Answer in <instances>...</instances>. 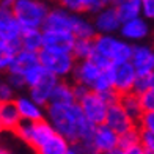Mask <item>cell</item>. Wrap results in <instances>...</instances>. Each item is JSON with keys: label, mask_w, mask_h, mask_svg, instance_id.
<instances>
[{"label": "cell", "mask_w": 154, "mask_h": 154, "mask_svg": "<svg viewBox=\"0 0 154 154\" xmlns=\"http://www.w3.org/2000/svg\"><path fill=\"white\" fill-rule=\"evenodd\" d=\"M16 0H0V6H6V8H11L14 5Z\"/></svg>", "instance_id": "obj_43"}, {"label": "cell", "mask_w": 154, "mask_h": 154, "mask_svg": "<svg viewBox=\"0 0 154 154\" xmlns=\"http://www.w3.org/2000/svg\"><path fill=\"white\" fill-rule=\"evenodd\" d=\"M138 129L143 131H152L154 132V110H146L142 113V116L137 120Z\"/></svg>", "instance_id": "obj_33"}, {"label": "cell", "mask_w": 154, "mask_h": 154, "mask_svg": "<svg viewBox=\"0 0 154 154\" xmlns=\"http://www.w3.org/2000/svg\"><path fill=\"white\" fill-rule=\"evenodd\" d=\"M118 102L121 104V107L128 112V115L132 118V120H138L143 113V109H142V104H140V97L137 93L131 91V93H126L121 94L118 97Z\"/></svg>", "instance_id": "obj_25"}, {"label": "cell", "mask_w": 154, "mask_h": 154, "mask_svg": "<svg viewBox=\"0 0 154 154\" xmlns=\"http://www.w3.org/2000/svg\"><path fill=\"white\" fill-rule=\"evenodd\" d=\"M75 43V36L68 30H43V47L52 49V51L72 52Z\"/></svg>", "instance_id": "obj_13"}, {"label": "cell", "mask_w": 154, "mask_h": 154, "mask_svg": "<svg viewBox=\"0 0 154 154\" xmlns=\"http://www.w3.org/2000/svg\"><path fill=\"white\" fill-rule=\"evenodd\" d=\"M94 54V43L93 38H75L72 47V55L75 60H88Z\"/></svg>", "instance_id": "obj_29"}, {"label": "cell", "mask_w": 154, "mask_h": 154, "mask_svg": "<svg viewBox=\"0 0 154 154\" xmlns=\"http://www.w3.org/2000/svg\"><path fill=\"white\" fill-rule=\"evenodd\" d=\"M3 132V128H2V123H0V134Z\"/></svg>", "instance_id": "obj_47"}, {"label": "cell", "mask_w": 154, "mask_h": 154, "mask_svg": "<svg viewBox=\"0 0 154 154\" xmlns=\"http://www.w3.org/2000/svg\"><path fill=\"white\" fill-rule=\"evenodd\" d=\"M124 154H146L145 148L142 146V143H137L134 146H129V148L124 149Z\"/></svg>", "instance_id": "obj_40"}, {"label": "cell", "mask_w": 154, "mask_h": 154, "mask_svg": "<svg viewBox=\"0 0 154 154\" xmlns=\"http://www.w3.org/2000/svg\"><path fill=\"white\" fill-rule=\"evenodd\" d=\"M58 79L55 75H52L51 72H46L43 75V79H41L36 85L29 88V94L33 97L35 101L41 106H47L49 101H51V96H52V91H54V87L57 85Z\"/></svg>", "instance_id": "obj_18"}, {"label": "cell", "mask_w": 154, "mask_h": 154, "mask_svg": "<svg viewBox=\"0 0 154 154\" xmlns=\"http://www.w3.org/2000/svg\"><path fill=\"white\" fill-rule=\"evenodd\" d=\"M118 33H120V36L123 39L129 41L132 44H137L151 36L152 27L149 20H146L143 16H137L128 20H123Z\"/></svg>", "instance_id": "obj_9"}, {"label": "cell", "mask_w": 154, "mask_h": 154, "mask_svg": "<svg viewBox=\"0 0 154 154\" xmlns=\"http://www.w3.org/2000/svg\"><path fill=\"white\" fill-rule=\"evenodd\" d=\"M0 154H17L16 151H11V149H6V148H2L0 146Z\"/></svg>", "instance_id": "obj_44"}, {"label": "cell", "mask_w": 154, "mask_h": 154, "mask_svg": "<svg viewBox=\"0 0 154 154\" xmlns=\"http://www.w3.org/2000/svg\"><path fill=\"white\" fill-rule=\"evenodd\" d=\"M90 138H91L93 145L97 148V151L104 152V151H109V149L116 148L120 135H118L112 128H109L106 123H101V124H96L94 128H93Z\"/></svg>", "instance_id": "obj_16"}, {"label": "cell", "mask_w": 154, "mask_h": 154, "mask_svg": "<svg viewBox=\"0 0 154 154\" xmlns=\"http://www.w3.org/2000/svg\"><path fill=\"white\" fill-rule=\"evenodd\" d=\"M14 104L22 121H38L46 118V107L38 104L30 94H19L14 97Z\"/></svg>", "instance_id": "obj_15"}, {"label": "cell", "mask_w": 154, "mask_h": 154, "mask_svg": "<svg viewBox=\"0 0 154 154\" xmlns=\"http://www.w3.org/2000/svg\"><path fill=\"white\" fill-rule=\"evenodd\" d=\"M75 146L79 148V152L80 154H101L99 151H97V148L93 145L91 138H83V140H79V142H74Z\"/></svg>", "instance_id": "obj_36"}, {"label": "cell", "mask_w": 154, "mask_h": 154, "mask_svg": "<svg viewBox=\"0 0 154 154\" xmlns=\"http://www.w3.org/2000/svg\"><path fill=\"white\" fill-rule=\"evenodd\" d=\"M39 63L38 58V54L36 52H30V51H25V49H19L17 54L14 55L13 58V63L8 71L10 72H19V74H24L29 68L35 66ZM6 71V72H8Z\"/></svg>", "instance_id": "obj_20"}, {"label": "cell", "mask_w": 154, "mask_h": 154, "mask_svg": "<svg viewBox=\"0 0 154 154\" xmlns=\"http://www.w3.org/2000/svg\"><path fill=\"white\" fill-rule=\"evenodd\" d=\"M149 79H151V88L154 90V71L149 74Z\"/></svg>", "instance_id": "obj_45"}, {"label": "cell", "mask_w": 154, "mask_h": 154, "mask_svg": "<svg viewBox=\"0 0 154 154\" xmlns=\"http://www.w3.org/2000/svg\"><path fill=\"white\" fill-rule=\"evenodd\" d=\"M77 102H79L83 115L87 116V120L91 123L93 126L104 123L109 102L106 101V97H104L101 93H96V91L88 90V91L83 94Z\"/></svg>", "instance_id": "obj_7"}, {"label": "cell", "mask_w": 154, "mask_h": 154, "mask_svg": "<svg viewBox=\"0 0 154 154\" xmlns=\"http://www.w3.org/2000/svg\"><path fill=\"white\" fill-rule=\"evenodd\" d=\"M17 44L19 49L38 54L43 49V29H24Z\"/></svg>", "instance_id": "obj_21"}, {"label": "cell", "mask_w": 154, "mask_h": 154, "mask_svg": "<svg viewBox=\"0 0 154 154\" xmlns=\"http://www.w3.org/2000/svg\"><path fill=\"white\" fill-rule=\"evenodd\" d=\"M140 143H142V146L145 148L146 152L154 154V132L140 129Z\"/></svg>", "instance_id": "obj_34"}, {"label": "cell", "mask_w": 154, "mask_h": 154, "mask_svg": "<svg viewBox=\"0 0 154 154\" xmlns=\"http://www.w3.org/2000/svg\"><path fill=\"white\" fill-rule=\"evenodd\" d=\"M72 19H74V13L65 10L61 6H55V8H49V13L44 19L43 24V30L52 29V30H68L71 32L72 27Z\"/></svg>", "instance_id": "obj_17"}, {"label": "cell", "mask_w": 154, "mask_h": 154, "mask_svg": "<svg viewBox=\"0 0 154 154\" xmlns=\"http://www.w3.org/2000/svg\"><path fill=\"white\" fill-rule=\"evenodd\" d=\"M69 145H71V142H68V140L57 134L55 132L54 135H51L46 142L39 146V148H36L33 152L35 154H65L66 149L69 148Z\"/></svg>", "instance_id": "obj_23"}, {"label": "cell", "mask_w": 154, "mask_h": 154, "mask_svg": "<svg viewBox=\"0 0 154 154\" xmlns=\"http://www.w3.org/2000/svg\"><path fill=\"white\" fill-rule=\"evenodd\" d=\"M115 8L123 22V20L142 16V0H121L118 5H115Z\"/></svg>", "instance_id": "obj_27"}, {"label": "cell", "mask_w": 154, "mask_h": 154, "mask_svg": "<svg viewBox=\"0 0 154 154\" xmlns=\"http://www.w3.org/2000/svg\"><path fill=\"white\" fill-rule=\"evenodd\" d=\"M58 6L65 10H69L72 13H88L93 14L94 11H97L101 8L99 0H55Z\"/></svg>", "instance_id": "obj_24"}, {"label": "cell", "mask_w": 154, "mask_h": 154, "mask_svg": "<svg viewBox=\"0 0 154 154\" xmlns=\"http://www.w3.org/2000/svg\"><path fill=\"white\" fill-rule=\"evenodd\" d=\"M20 33H22V27L17 22L13 10L0 6V39L17 44Z\"/></svg>", "instance_id": "obj_14"}, {"label": "cell", "mask_w": 154, "mask_h": 154, "mask_svg": "<svg viewBox=\"0 0 154 154\" xmlns=\"http://www.w3.org/2000/svg\"><path fill=\"white\" fill-rule=\"evenodd\" d=\"M16 137L32 151L39 148L46 140L55 134L54 128L46 118L38 121H20V124L14 129Z\"/></svg>", "instance_id": "obj_6"}, {"label": "cell", "mask_w": 154, "mask_h": 154, "mask_svg": "<svg viewBox=\"0 0 154 154\" xmlns=\"http://www.w3.org/2000/svg\"><path fill=\"white\" fill-rule=\"evenodd\" d=\"M149 88H151V79H149V75H137L132 91L137 93V94H142L143 91H146V90H149Z\"/></svg>", "instance_id": "obj_37"}, {"label": "cell", "mask_w": 154, "mask_h": 154, "mask_svg": "<svg viewBox=\"0 0 154 154\" xmlns=\"http://www.w3.org/2000/svg\"><path fill=\"white\" fill-rule=\"evenodd\" d=\"M120 2H121V0H112V3H110V5H113V6H115V5H118Z\"/></svg>", "instance_id": "obj_46"}, {"label": "cell", "mask_w": 154, "mask_h": 154, "mask_svg": "<svg viewBox=\"0 0 154 154\" xmlns=\"http://www.w3.org/2000/svg\"><path fill=\"white\" fill-rule=\"evenodd\" d=\"M129 61L135 68L137 75H149L154 71V47L143 43L132 44V55Z\"/></svg>", "instance_id": "obj_11"}, {"label": "cell", "mask_w": 154, "mask_h": 154, "mask_svg": "<svg viewBox=\"0 0 154 154\" xmlns=\"http://www.w3.org/2000/svg\"><path fill=\"white\" fill-rule=\"evenodd\" d=\"M138 97H140V104H142L143 112L154 110V90L152 88L146 90V91H143L142 94H138Z\"/></svg>", "instance_id": "obj_38"}, {"label": "cell", "mask_w": 154, "mask_h": 154, "mask_svg": "<svg viewBox=\"0 0 154 154\" xmlns=\"http://www.w3.org/2000/svg\"><path fill=\"white\" fill-rule=\"evenodd\" d=\"M65 154H80V152H79V148L75 146V143H71V145H69V148L66 149V152H65Z\"/></svg>", "instance_id": "obj_41"}, {"label": "cell", "mask_w": 154, "mask_h": 154, "mask_svg": "<svg viewBox=\"0 0 154 154\" xmlns=\"http://www.w3.org/2000/svg\"><path fill=\"white\" fill-rule=\"evenodd\" d=\"M146 154H152V152H146Z\"/></svg>", "instance_id": "obj_49"}, {"label": "cell", "mask_w": 154, "mask_h": 154, "mask_svg": "<svg viewBox=\"0 0 154 154\" xmlns=\"http://www.w3.org/2000/svg\"><path fill=\"white\" fill-rule=\"evenodd\" d=\"M16 90L10 85L8 80H0V102H10L14 101L16 97Z\"/></svg>", "instance_id": "obj_32"}, {"label": "cell", "mask_w": 154, "mask_h": 154, "mask_svg": "<svg viewBox=\"0 0 154 154\" xmlns=\"http://www.w3.org/2000/svg\"><path fill=\"white\" fill-rule=\"evenodd\" d=\"M71 33L75 38H94L96 30L93 20L85 16V13H74Z\"/></svg>", "instance_id": "obj_22"}, {"label": "cell", "mask_w": 154, "mask_h": 154, "mask_svg": "<svg viewBox=\"0 0 154 154\" xmlns=\"http://www.w3.org/2000/svg\"><path fill=\"white\" fill-rule=\"evenodd\" d=\"M91 20H93L96 33H101V35L118 33L120 25H121V19L118 16L116 8L113 5H106L97 11H94Z\"/></svg>", "instance_id": "obj_10"}, {"label": "cell", "mask_w": 154, "mask_h": 154, "mask_svg": "<svg viewBox=\"0 0 154 154\" xmlns=\"http://www.w3.org/2000/svg\"><path fill=\"white\" fill-rule=\"evenodd\" d=\"M101 154H124V149H121L120 146H116V148L109 149V151H104V152H101Z\"/></svg>", "instance_id": "obj_42"}, {"label": "cell", "mask_w": 154, "mask_h": 154, "mask_svg": "<svg viewBox=\"0 0 154 154\" xmlns=\"http://www.w3.org/2000/svg\"><path fill=\"white\" fill-rule=\"evenodd\" d=\"M46 72H47V71H46L43 66H41V63H38V65L29 68V69H27V71L22 74V75H24V82H25V88L29 90V88L35 87L41 79H43V75H44Z\"/></svg>", "instance_id": "obj_30"}, {"label": "cell", "mask_w": 154, "mask_h": 154, "mask_svg": "<svg viewBox=\"0 0 154 154\" xmlns=\"http://www.w3.org/2000/svg\"><path fill=\"white\" fill-rule=\"evenodd\" d=\"M0 109H2V102H0Z\"/></svg>", "instance_id": "obj_48"}, {"label": "cell", "mask_w": 154, "mask_h": 154, "mask_svg": "<svg viewBox=\"0 0 154 154\" xmlns=\"http://www.w3.org/2000/svg\"><path fill=\"white\" fill-rule=\"evenodd\" d=\"M20 121H22V118L19 115L14 101L2 102V109H0V123H2L3 131L14 132V129L20 124Z\"/></svg>", "instance_id": "obj_19"}, {"label": "cell", "mask_w": 154, "mask_h": 154, "mask_svg": "<svg viewBox=\"0 0 154 154\" xmlns=\"http://www.w3.org/2000/svg\"><path fill=\"white\" fill-rule=\"evenodd\" d=\"M94 54L110 60L112 63L129 61L132 55V43L123 39L121 36L113 35H101L96 33L93 38Z\"/></svg>", "instance_id": "obj_3"}, {"label": "cell", "mask_w": 154, "mask_h": 154, "mask_svg": "<svg viewBox=\"0 0 154 154\" xmlns=\"http://www.w3.org/2000/svg\"><path fill=\"white\" fill-rule=\"evenodd\" d=\"M17 22L24 29H43L49 6L43 0H16L11 6Z\"/></svg>", "instance_id": "obj_4"}, {"label": "cell", "mask_w": 154, "mask_h": 154, "mask_svg": "<svg viewBox=\"0 0 154 154\" xmlns=\"http://www.w3.org/2000/svg\"><path fill=\"white\" fill-rule=\"evenodd\" d=\"M39 63L47 72H51L57 79H69L75 66V57L72 52L63 51H52V49L43 47L38 52Z\"/></svg>", "instance_id": "obj_5"}, {"label": "cell", "mask_w": 154, "mask_h": 154, "mask_svg": "<svg viewBox=\"0 0 154 154\" xmlns=\"http://www.w3.org/2000/svg\"><path fill=\"white\" fill-rule=\"evenodd\" d=\"M46 120L57 134L63 135L71 143L88 138L94 128L83 115L77 101L49 102L46 106Z\"/></svg>", "instance_id": "obj_1"}, {"label": "cell", "mask_w": 154, "mask_h": 154, "mask_svg": "<svg viewBox=\"0 0 154 154\" xmlns=\"http://www.w3.org/2000/svg\"><path fill=\"white\" fill-rule=\"evenodd\" d=\"M6 80L10 82V85L16 90V91H22L25 90V82H24V75L19 72H6Z\"/></svg>", "instance_id": "obj_35"}, {"label": "cell", "mask_w": 154, "mask_h": 154, "mask_svg": "<svg viewBox=\"0 0 154 154\" xmlns=\"http://www.w3.org/2000/svg\"><path fill=\"white\" fill-rule=\"evenodd\" d=\"M72 101H75L74 85L69 83L66 79H58L57 85L54 87V91L49 102H72Z\"/></svg>", "instance_id": "obj_26"}, {"label": "cell", "mask_w": 154, "mask_h": 154, "mask_svg": "<svg viewBox=\"0 0 154 154\" xmlns=\"http://www.w3.org/2000/svg\"><path fill=\"white\" fill-rule=\"evenodd\" d=\"M137 143H140V129H138V126L120 134V138H118V146H120L121 149H126V148L134 146Z\"/></svg>", "instance_id": "obj_31"}, {"label": "cell", "mask_w": 154, "mask_h": 154, "mask_svg": "<svg viewBox=\"0 0 154 154\" xmlns=\"http://www.w3.org/2000/svg\"><path fill=\"white\" fill-rule=\"evenodd\" d=\"M71 79H72V83L83 85L96 93H106L109 90H113V87H112V77H110V68L101 69L91 58L77 60L75 66L72 69Z\"/></svg>", "instance_id": "obj_2"}, {"label": "cell", "mask_w": 154, "mask_h": 154, "mask_svg": "<svg viewBox=\"0 0 154 154\" xmlns=\"http://www.w3.org/2000/svg\"><path fill=\"white\" fill-rule=\"evenodd\" d=\"M104 123H106L109 128L113 129L118 135L137 126V121L132 120V118L128 115V112H126V110L121 107V104L118 102V101L109 104Z\"/></svg>", "instance_id": "obj_12"}, {"label": "cell", "mask_w": 154, "mask_h": 154, "mask_svg": "<svg viewBox=\"0 0 154 154\" xmlns=\"http://www.w3.org/2000/svg\"><path fill=\"white\" fill-rule=\"evenodd\" d=\"M142 16L151 24L154 22V0H142Z\"/></svg>", "instance_id": "obj_39"}, {"label": "cell", "mask_w": 154, "mask_h": 154, "mask_svg": "<svg viewBox=\"0 0 154 154\" xmlns=\"http://www.w3.org/2000/svg\"><path fill=\"white\" fill-rule=\"evenodd\" d=\"M110 77H112V87L121 96L132 91L134 82L137 79V71L131 61L113 63L110 66Z\"/></svg>", "instance_id": "obj_8"}, {"label": "cell", "mask_w": 154, "mask_h": 154, "mask_svg": "<svg viewBox=\"0 0 154 154\" xmlns=\"http://www.w3.org/2000/svg\"><path fill=\"white\" fill-rule=\"evenodd\" d=\"M17 51H19V44L0 39V72H6L10 69Z\"/></svg>", "instance_id": "obj_28"}]
</instances>
